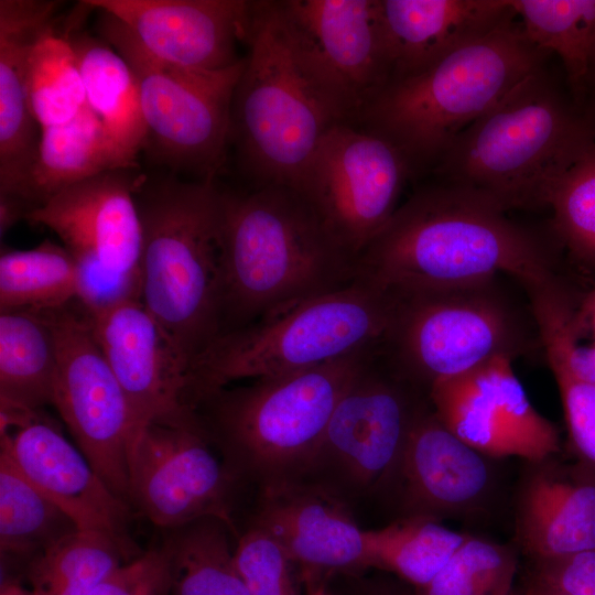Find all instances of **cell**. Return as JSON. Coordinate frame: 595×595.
I'll return each mask as SVG.
<instances>
[{
	"instance_id": "38",
	"label": "cell",
	"mask_w": 595,
	"mask_h": 595,
	"mask_svg": "<svg viewBox=\"0 0 595 595\" xmlns=\"http://www.w3.org/2000/svg\"><path fill=\"white\" fill-rule=\"evenodd\" d=\"M573 343V336L563 327L548 328L541 336L561 397L569 448L575 462L595 474V383L574 367Z\"/></svg>"
},
{
	"instance_id": "48",
	"label": "cell",
	"mask_w": 595,
	"mask_h": 595,
	"mask_svg": "<svg viewBox=\"0 0 595 595\" xmlns=\"http://www.w3.org/2000/svg\"><path fill=\"white\" fill-rule=\"evenodd\" d=\"M524 593L526 595H569L566 593L560 592L558 589H554L541 583H538L533 580L530 581Z\"/></svg>"
},
{
	"instance_id": "47",
	"label": "cell",
	"mask_w": 595,
	"mask_h": 595,
	"mask_svg": "<svg viewBox=\"0 0 595 595\" xmlns=\"http://www.w3.org/2000/svg\"><path fill=\"white\" fill-rule=\"evenodd\" d=\"M0 595H37L32 588L28 589L21 584L10 581L1 584Z\"/></svg>"
},
{
	"instance_id": "32",
	"label": "cell",
	"mask_w": 595,
	"mask_h": 595,
	"mask_svg": "<svg viewBox=\"0 0 595 595\" xmlns=\"http://www.w3.org/2000/svg\"><path fill=\"white\" fill-rule=\"evenodd\" d=\"M73 520L0 452V551L31 558L77 531Z\"/></svg>"
},
{
	"instance_id": "39",
	"label": "cell",
	"mask_w": 595,
	"mask_h": 595,
	"mask_svg": "<svg viewBox=\"0 0 595 595\" xmlns=\"http://www.w3.org/2000/svg\"><path fill=\"white\" fill-rule=\"evenodd\" d=\"M238 572L249 595H298L293 562L261 527L252 526L235 548Z\"/></svg>"
},
{
	"instance_id": "10",
	"label": "cell",
	"mask_w": 595,
	"mask_h": 595,
	"mask_svg": "<svg viewBox=\"0 0 595 595\" xmlns=\"http://www.w3.org/2000/svg\"><path fill=\"white\" fill-rule=\"evenodd\" d=\"M98 13L100 37L134 75L148 141L171 165L214 181L230 139L231 102L245 57L223 71L169 63L150 53L119 20Z\"/></svg>"
},
{
	"instance_id": "12",
	"label": "cell",
	"mask_w": 595,
	"mask_h": 595,
	"mask_svg": "<svg viewBox=\"0 0 595 595\" xmlns=\"http://www.w3.org/2000/svg\"><path fill=\"white\" fill-rule=\"evenodd\" d=\"M413 177L408 159L393 143L343 122L326 132L296 190L335 240L358 259L392 217Z\"/></svg>"
},
{
	"instance_id": "21",
	"label": "cell",
	"mask_w": 595,
	"mask_h": 595,
	"mask_svg": "<svg viewBox=\"0 0 595 595\" xmlns=\"http://www.w3.org/2000/svg\"><path fill=\"white\" fill-rule=\"evenodd\" d=\"M495 461L451 432L429 403L411 429L397 474L405 516L440 520L483 511L497 486Z\"/></svg>"
},
{
	"instance_id": "42",
	"label": "cell",
	"mask_w": 595,
	"mask_h": 595,
	"mask_svg": "<svg viewBox=\"0 0 595 595\" xmlns=\"http://www.w3.org/2000/svg\"><path fill=\"white\" fill-rule=\"evenodd\" d=\"M531 580L569 595H595V550L534 562Z\"/></svg>"
},
{
	"instance_id": "49",
	"label": "cell",
	"mask_w": 595,
	"mask_h": 595,
	"mask_svg": "<svg viewBox=\"0 0 595 595\" xmlns=\"http://www.w3.org/2000/svg\"><path fill=\"white\" fill-rule=\"evenodd\" d=\"M589 84L595 91V45L589 62Z\"/></svg>"
},
{
	"instance_id": "44",
	"label": "cell",
	"mask_w": 595,
	"mask_h": 595,
	"mask_svg": "<svg viewBox=\"0 0 595 595\" xmlns=\"http://www.w3.org/2000/svg\"><path fill=\"white\" fill-rule=\"evenodd\" d=\"M348 595H414L402 587L379 580H365L351 577L349 580Z\"/></svg>"
},
{
	"instance_id": "13",
	"label": "cell",
	"mask_w": 595,
	"mask_h": 595,
	"mask_svg": "<svg viewBox=\"0 0 595 595\" xmlns=\"http://www.w3.org/2000/svg\"><path fill=\"white\" fill-rule=\"evenodd\" d=\"M273 1L339 121L356 125L392 76L379 0Z\"/></svg>"
},
{
	"instance_id": "29",
	"label": "cell",
	"mask_w": 595,
	"mask_h": 595,
	"mask_svg": "<svg viewBox=\"0 0 595 595\" xmlns=\"http://www.w3.org/2000/svg\"><path fill=\"white\" fill-rule=\"evenodd\" d=\"M528 39L555 54L574 97L595 96L589 62L595 45V0H511Z\"/></svg>"
},
{
	"instance_id": "7",
	"label": "cell",
	"mask_w": 595,
	"mask_h": 595,
	"mask_svg": "<svg viewBox=\"0 0 595 595\" xmlns=\"http://www.w3.org/2000/svg\"><path fill=\"white\" fill-rule=\"evenodd\" d=\"M397 298L357 278L343 289L298 303L220 335L194 361L186 402L246 379L301 371L386 344Z\"/></svg>"
},
{
	"instance_id": "2",
	"label": "cell",
	"mask_w": 595,
	"mask_h": 595,
	"mask_svg": "<svg viewBox=\"0 0 595 595\" xmlns=\"http://www.w3.org/2000/svg\"><path fill=\"white\" fill-rule=\"evenodd\" d=\"M219 240V336L358 278L357 258L291 186L220 191Z\"/></svg>"
},
{
	"instance_id": "43",
	"label": "cell",
	"mask_w": 595,
	"mask_h": 595,
	"mask_svg": "<svg viewBox=\"0 0 595 595\" xmlns=\"http://www.w3.org/2000/svg\"><path fill=\"white\" fill-rule=\"evenodd\" d=\"M572 326L580 342L583 338L595 340V284L586 292L577 294L572 314Z\"/></svg>"
},
{
	"instance_id": "26",
	"label": "cell",
	"mask_w": 595,
	"mask_h": 595,
	"mask_svg": "<svg viewBox=\"0 0 595 595\" xmlns=\"http://www.w3.org/2000/svg\"><path fill=\"white\" fill-rule=\"evenodd\" d=\"M67 34L74 48L86 99L100 119L119 154L133 167L149 139L139 88L125 58L101 37L86 33Z\"/></svg>"
},
{
	"instance_id": "24",
	"label": "cell",
	"mask_w": 595,
	"mask_h": 595,
	"mask_svg": "<svg viewBox=\"0 0 595 595\" xmlns=\"http://www.w3.org/2000/svg\"><path fill=\"white\" fill-rule=\"evenodd\" d=\"M58 7L51 0H0V197L22 202L36 160L41 128L29 106L26 64Z\"/></svg>"
},
{
	"instance_id": "31",
	"label": "cell",
	"mask_w": 595,
	"mask_h": 595,
	"mask_svg": "<svg viewBox=\"0 0 595 595\" xmlns=\"http://www.w3.org/2000/svg\"><path fill=\"white\" fill-rule=\"evenodd\" d=\"M468 536L432 518L404 516L383 528L366 530L369 567L391 572L419 588L437 574Z\"/></svg>"
},
{
	"instance_id": "11",
	"label": "cell",
	"mask_w": 595,
	"mask_h": 595,
	"mask_svg": "<svg viewBox=\"0 0 595 595\" xmlns=\"http://www.w3.org/2000/svg\"><path fill=\"white\" fill-rule=\"evenodd\" d=\"M35 312L50 324L56 344L52 405L95 472L129 504L128 452L137 423L91 318L76 300Z\"/></svg>"
},
{
	"instance_id": "4",
	"label": "cell",
	"mask_w": 595,
	"mask_h": 595,
	"mask_svg": "<svg viewBox=\"0 0 595 595\" xmlns=\"http://www.w3.org/2000/svg\"><path fill=\"white\" fill-rule=\"evenodd\" d=\"M142 296L187 375L219 336L220 190L214 181L138 184Z\"/></svg>"
},
{
	"instance_id": "33",
	"label": "cell",
	"mask_w": 595,
	"mask_h": 595,
	"mask_svg": "<svg viewBox=\"0 0 595 595\" xmlns=\"http://www.w3.org/2000/svg\"><path fill=\"white\" fill-rule=\"evenodd\" d=\"M77 264L63 246L45 239L26 250H2L0 313L45 311L76 300Z\"/></svg>"
},
{
	"instance_id": "35",
	"label": "cell",
	"mask_w": 595,
	"mask_h": 595,
	"mask_svg": "<svg viewBox=\"0 0 595 595\" xmlns=\"http://www.w3.org/2000/svg\"><path fill=\"white\" fill-rule=\"evenodd\" d=\"M128 551L106 534L77 530L30 561L31 588L37 595H89Z\"/></svg>"
},
{
	"instance_id": "17",
	"label": "cell",
	"mask_w": 595,
	"mask_h": 595,
	"mask_svg": "<svg viewBox=\"0 0 595 595\" xmlns=\"http://www.w3.org/2000/svg\"><path fill=\"white\" fill-rule=\"evenodd\" d=\"M119 20L160 60L180 66L223 71L236 65L247 40L249 0H85Z\"/></svg>"
},
{
	"instance_id": "6",
	"label": "cell",
	"mask_w": 595,
	"mask_h": 595,
	"mask_svg": "<svg viewBox=\"0 0 595 595\" xmlns=\"http://www.w3.org/2000/svg\"><path fill=\"white\" fill-rule=\"evenodd\" d=\"M382 346L310 369L218 389L194 410L238 478H253L262 489L298 482L314 468L339 399Z\"/></svg>"
},
{
	"instance_id": "19",
	"label": "cell",
	"mask_w": 595,
	"mask_h": 595,
	"mask_svg": "<svg viewBox=\"0 0 595 595\" xmlns=\"http://www.w3.org/2000/svg\"><path fill=\"white\" fill-rule=\"evenodd\" d=\"M3 452L19 470L76 524L106 534L126 549L128 502L99 477L87 458L41 412L22 426L0 434Z\"/></svg>"
},
{
	"instance_id": "41",
	"label": "cell",
	"mask_w": 595,
	"mask_h": 595,
	"mask_svg": "<svg viewBox=\"0 0 595 595\" xmlns=\"http://www.w3.org/2000/svg\"><path fill=\"white\" fill-rule=\"evenodd\" d=\"M89 595H172V569L165 542L123 562Z\"/></svg>"
},
{
	"instance_id": "28",
	"label": "cell",
	"mask_w": 595,
	"mask_h": 595,
	"mask_svg": "<svg viewBox=\"0 0 595 595\" xmlns=\"http://www.w3.org/2000/svg\"><path fill=\"white\" fill-rule=\"evenodd\" d=\"M57 350L35 311L0 313V405L41 411L53 403Z\"/></svg>"
},
{
	"instance_id": "16",
	"label": "cell",
	"mask_w": 595,
	"mask_h": 595,
	"mask_svg": "<svg viewBox=\"0 0 595 595\" xmlns=\"http://www.w3.org/2000/svg\"><path fill=\"white\" fill-rule=\"evenodd\" d=\"M509 356L432 385L431 407L462 441L499 459L538 462L561 451L556 426L530 402Z\"/></svg>"
},
{
	"instance_id": "40",
	"label": "cell",
	"mask_w": 595,
	"mask_h": 595,
	"mask_svg": "<svg viewBox=\"0 0 595 595\" xmlns=\"http://www.w3.org/2000/svg\"><path fill=\"white\" fill-rule=\"evenodd\" d=\"M75 260L76 301L90 316L108 312L128 301L141 300V274L109 270L93 258L79 257Z\"/></svg>"
},
{
	"instance_id": "9",
	"label": "cell",
	"mask_w": 595,
	"mask_h": 595,
	"mask_svg": "<svg viewBox=\"0 0 595 595\" xmlns=\"http://www.w3.org/2000/svg\"><path fill=\"white\" fill-rule=\"evenodd\" d=\"M497 279L394 293L396 310L385 349L428 393L432 385L497 356L515 359L536 344L541 346L531 310L526 313Z\"/></svg>"
},
{
	"instance_id": "1",
	"label": "cell",
	"mask_w": 595,
	"mask_h": 595,
	"mask_svg": "<svg viewBox=\"0 0 595 595\" xmlns=\"http://www.w3.org/2000/svg\"><path fill=\"white\" fill-rule=\"evenodd\" d=\"M470 188L435 180L416 188L359 253L358 278L407 294L489 280L520 284L555 272L554 238L520 225Z\"/></svg>"
},
{
	"instance_id": "5",
	"label": "cell",
	"mask_w": 595,
	"mask_h": 595,
	"mask_svg": "<svg viewBox=\"0 0 595 595\" xmlns=\"http://www.w3.org/2000/svg\"><path fill=\"white\" fill-rule=\"evenodd\" d=\"M516 18L431 67L390 80L356 125L393 143L414 176L431 172L463 130L552 56Z\"/></svg>"
},
{
	"instance_id": "23",
	"label": "cell",
	"mask_w": 595,
	"mask_h": 595,
	"mask_svg": "<svg viewBox=\"0 0 595 595\" xmlns=\"http://www.w3.org/2000/svg\"><path fill=\"white\" fill-rule=\"evenodd\" d=\"M556 455L528 463L517 495L516 538L534 562L595 550V474Z\"/></svg>"
},
{
	"instance_id": "8",
	"label": "cell",
	"mask_w": 595,
	"mask_h": 595,
	"mask_svg": "<svg viewBox=\"0 0 595 595\" xmlns=\"http://www.w3.org/2000/svg\"><path fill=\"white\" fill-rule=\"evenodd\" d=\"M246 46L230 139L255 186L296 190L326 132L343 122L293 47L273 0H252Z\"/></svg>"
},
{
	"instance_id": "45",
	"label": "cell",
	"mask_w": 595,
	"mask_h": 595,
	"mask_svg": "<svg viewBox=\"0 0 595 595\" xmlns=\"http://www.w3.org/2000/svg\"><path fill=\"white\" fill-rule=\"evenodd\" d=\"M571 357L576 370L595 383V344L583 346L576 339L572 346Z\"/></svg>"
},
{
	"instance_id": "30",
	"label": "cell",
	"mask_w": 595,
	"mask_h": 595,
	"mask_svg": "<svg viewBox=\"0 0 595 595\" xmlns=\"http://www.w3.org/2000/svg\"><path fill=\"white\" fill-rule=\"evenodd\" d=\"M170 531L172 595H249L229 541L237 533L225 521L205 517Z\"/></svg>"
},
{
	"instance_id": "3",
	"label": "cell",
	"mask_w": 595,
	"mask_h": 595,
	"mask_svg": "<svg viewBox=\"0 0 595 595\" xmlns=\"http://www.w3.org/2000/svg\"><path fill=\"white\" fill-rule=\"evenodd\" d=\"M594 145L595 96L576 99L547 63L463 130L430 173L508 212L536 209Z\"/></svg>"
},
{
	"instance_id": "20",
	"label": "cell",
	"mask_w": 595,
	"mask_h": 595,
	"mask_svg": "<svg viewBox=\"0 0 595 595\" xmlns=\"http://www.w3.org/2000/svg\"><path fill=\"white\" fill-rule=\"evenodd\" d=\"M90 318L129 401L137 431L152 422L181 423L196 418L186 402L187 371L141 300Z\"/></svg>"
},
{
	"instance_id": "25",
	"label": "cell",
	"mask_w": 595,
	"mask_h": 595,
	"mask_svg": "<svg viewBox=\"0 0 595 595\" xmlns=\"http://www.w3.org/2000/svg\"><path fill=\"white\" fill-rule=\"evenodd\" d=\"M390 80L418 74L517 17L511 0H379Z\"/></svg>"
},
{
	"instance_id": "14",
	"label": "cell",
	"mask_w": 595,
	"mask_h": 595,
	"mask_svg": "<svg viewBox=\"0 0 595 595\" xmlns=\"http://www.w3.org/2000/svg\"><path fill=\"white\" fill-rule=\"evenodd\" d=\"M196 418L140 428L128 452L129 502L156 527L172 530L205 517L225 521L239 479Z\"/></svg>"
},
{
	"instance_id": "50",
	"label": "cell",
	"mask_w": 595,
	"mask_h": 595,
	"mask_svg": "<svg viewBox=\"0 0 595 595\" xmlns=\"http://www.w3.org/2000/svg\"><path fill=\"white\" fill-rule=\"evenodd\" d=\"M509 595H526V593L524 592L520 593V592L513 589Z\"/></svg>"
},
{
	"instance_id": "15",
	"label": "cell",
	"mask_w": 595,
	"mask_h": 595,
	"mask_svg": "<svg viewBox=\"0 0 595 595\" xmlns=\"http://www.w3.org/2000/svg\"><path fill=\"white\" fill-rule=\"evenodd\" d=\"M429 403L428 391L382 346L336 404L314 467L335 466L360 489L387 484L397 477L411 429Z\"/></svg>"
},
{
	"instance_id": "37",
	"label": "cell",
	"mask_w": 595,
	"mask_h": 595,
	"mask_svg": "<svg viewBox=\"0 0 595 595\" xmlns=\"http://www.w3.org/2000/svg\"><path fill=\"white\" fill-rule=\"evenodd\" d=\"M517 564L512 548L469 534L414 595H509L515 589Z\"/></svg>"
},
{
	"instance_id": "34",
	"label": "cell",
	"mask_w": 595,
	"mask_h": 595,
	"mask_svg": "<svg viewBox=\"0 0 595 595\" xmlns=\"http://www.w3.org/2000/svg\"><path fill=\"white\" fill-rule=\"evenodd\" d=\"M56 22L36 40L26 64L29 106L41 129L68 122L87 105L67 30L61 33Z\"/></svg>"
},
{
	"instance_id": "36",
	"label": "cell",
	"mask_w": 595,
	"mask_h": 595,
	"mask_svg": "<svg viewBox=\"0 0 595 595\" xmlns=\"http://www.w3.org/2000/svg\"><path fill=\"white\" fill-rule=\"evenodd\" d=\"M551 234L572 263L595 274V145L551 187Z\"/></svg>"
},
{
	"instance_id": "22",
	"label": "cell",
	"mask_w": 595,
	"mask_h": 595,
	"mask_svg": "<svg viewBox=\"0 0 595 595\" xmlns=\"http://www.w3.org/2000/svg\"><path fill=\"white\" fill-rule=\"evenodd\" d=\"M253 523L284 550L302 576L353 575L369 567L366 530L332 491L298 482L262 489Z\"/></svg>"
},
{
	"instance_id": "18",
	"label": "cell",
	"mask_w": 595,
	"mask_h": 595,
	"mask_svg": "<svg viewBox=\"0 0 595 595\" xmlns=\"http://www.w3.org/2000/svg\"><path fill=\"white\" fill-rule=\"evenodd\" d=\"M129 170L109 171L58 192L25 220L51 229L75 257L109 270L140 273L142 230Z\"/></svg>"
},
{
	"instance_id": "27",
	"label": "cell",
	"mask_w": 595,
	"mask_h": 595,
	"mask_svg": "<svg viewBox=\"0 0 595 595\" xmlns=\"http://www.w3.org/2000/svg\"><path fill=\"white\" fill-rule=\"evenodd\" d=\"M87 104L68 122L41 129L39 150L22 196L29 213L58 192L93 176L130 170Z\"/></svg>"
},
{
	"instance_id": "46",
	"label": "cell",
	"mask_w": 595,
	"mask_h": 595,
	"mask_svg": "<svg viewBox=\"0 0 595 595\" xmlns=\"http://www.w3.org/2000/svg\"><path fill=\"white\" fill-rule=\"evenodd\" d=\"M302 578L305 584V595H334L325 587L322 580L310 575H304Z\"/></svg>"
}]
</instances>
